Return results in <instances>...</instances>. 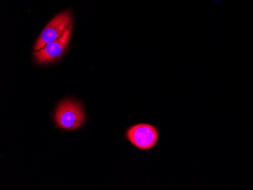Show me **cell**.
Returning <instances> with one entry per match:
<instances>
[{
  "instance_id": "obj_1",
  "label": "cell",
  "mask_w": 253,
  "mask_h": 190,
  "mask_svg": "<svg viewBox=\"0 0 253 190\" xmlns=\"http://www.w3.org/2000/svg\"><path fill=\"white\" fill-rule=\"evenodd\" d=\"M55 120L57 124L65 130L79 128L84 120L83 109L80 103L65 100L57 108Z\"/></svg>"
},
{
  "instance_id": "obj_2",
  "label": "cell",
  "mask_w": 253,
  "mask_h": 190,
  "mask_svg": "<svg viewBox=\"0 0 253 190\" xmlns=\"http://www.w3.org/2000/svg\"><path fill=\"white\" fill-rule=\"evenodd\" d=\"M71 21L72 15L68 11L62 12L52 18L40 35L34 45V50H41L49 42L59 39L71 26Z\"/></svg>"
},
{
  "instance_id": "obj_3",
  "label": "cell",
  "mask_w": 253,
  "mask_h": 190,
  "mask_svg": "<svg viewBox=\"0 0 253 190\" xmlns=\"http://www.w3.org/2000/svg\"><path fill=\"white\" fill-rule=\"evenodd\" d=\"M126 137L133 147L141 150L154 148L159 140L157 129L149 124H138L129 127Z\"/></svg>"
},
{
  "instance_id": "obj_4",
  "label": "cell",
  "mask_w": 253,
  "mask_h": 190,
  "mask_svg": "<svg viewBox=\"0 0 253 190\" xmlns=\"http://www.w3.org/2000/svg\"><path fill=\"white\" fill-rule=\"evenodd\" d=\"M72 31V26L71 25L59 39L49 42L41 50L37 51L34 54V59H36L37 62L40 64H47L59 59L68 46Z\"/></svg>"
}]
</instances>
